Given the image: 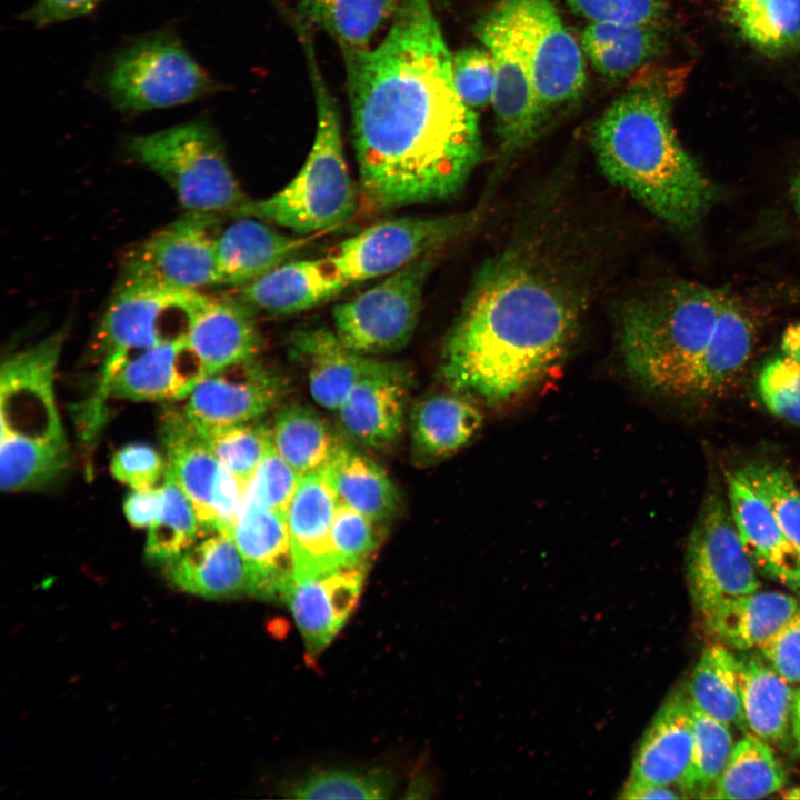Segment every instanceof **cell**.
<instances>
[{
	"mask_svg": "<svg viewBox=\"0 0 800 800\" xmlns=\"http://www.w3.org/2000/svg\"><path fill=\"white\" fill-rule=\"evenodd\" d=\"M694 708L726 723L747 729L737 673L736 654L717 642L707 647L687 688Z\"/></svg>",
	"mask_w": 800,
	"mask_h": 800,
	"instance_id": "obj_39",
	"label": "cell"
},
{
	"mask_svg": "<svg viewBox=\"0 0 800 800\" xmlns=\"http://www.w3.org/2000/svg\"><path fill=\"white\" fill-rule=\"evenodd\" d=\"M284 393V382L254 359L203 377L183 413L202 432L258 421Z\"/></svg>",
	"mask_w": 800,
	"mask_h": 800,
	"instance_id": "obj_17",
	"label": "cell"
},
{
	"mask_svg": "<svg viewBox=\"0 0 800 800\" xmlns=\"http://www.w3.org/2000/svg\"><path fill=\"white\" fill-rule=\"evenodd\" d=\"M301 477L272 446L248 483L246 500L286 512Z\"/></svg>",
	"mask_w": 800,
	"mask_h": 800,
	"instance_id": "obj_48",
	"label": "cell"
},
{
	"mask_svg": "<svg viewBox=\"0 0 800 800\" xmlns=\"http://www.w3.org/2000/svg\"><path fill=\"white\" fill-rule=\"evenodd\" d=\"M682 794L677 793L672 787L646 784L633 781H627L622 789L621 798L623 799H679Z\"/></svg>",
	"mask_w": 800,
	"mask_h": 800,
	"instance_id": "obj_55",
	"label": "cell"
},
{
	"mask_svg": "<svg viewBox=\"0 0 800 800\" xmlns=\"http://www.w3.org/2000/svg\"><path fill=\"white\" fill-rule=\"evenodd\" d=\"M200 432L218 461L246 488L272 447L271 428L258 421Z\"/></svg>",
	"mask_w": 800,
	"mask_h": 800,
	"instance_id": "obj_45",
	"label": "cell"
},
{
	"mask_svg": "<svg viewBox=\"0 0 800 800\" xmlns=\"http://www.w3.org/2000/svg\"><path fill=\"white\" fill-rule=\"evenodd\" d=\"M692 748L693 706L687 690H678L660 707L642 736L629 781L678 787L682 792Z\"/></svg>",
	"mask_w": 800,
	"mask_h": 800,
	"instance_id": "obj_25",
	"label": "cell"
},
{
	"mask_svg": "<svg viewBox=\"0 0 800 800\" xmlns=\"http://www.w3.org/2000/svg\"><path fill=\"white\" fill-rule=\"evenodd\" d=\"M662 28L614 22H589L581 47L593 68L618 80L638 70L662 49Z\"/></svg>",
	"mask_w": 800,
	"mask_h": 800,
	"instance_id": "obj_33",
	"label": "cell"
},
{
	"mask_svg": "<svg viewBox=\"0 0 800 800\" xmlns=\"http://www.w3.org/2000/svg\"><path fill=\"white\" fill-rule=\"evenodd\" d=\"M102 0H36L20 18L43 28L91 13Z\"/></svg>",
	"mask_w": 800,
	"mask_h": 800,
	"instance_id": "obj_53",
	"label": "cell"
},
{
	"mask_svg": "<svg viewBox=\"0 0 800 800\" xmlns=\"http://www.w3.org/2000/svg\"><path fill=\"white\" fill-rule=\"evenodd\" d=\"M791 199L793 202V207L800 218V168L798 169L791 182Z\"/></svg>",
	"mask_w": 800,
	"mask_h": 800,
	"instance_id": "obj_57",
	"label": "cell"
},
{
	"mask_svg": "<svg viewBox=\"0 0 800 800\" xmlns=\"http://www.w3.org/2000/svg\"><path fill=\"white\" fill-rule=\"evenodd\" d=\"M483 426L479 403L452 390L417 402L410 413L411 442L419 461H441L469 444Z\"/></svg>",
	"mask_w": 800,
	"mask_h": 800,
	"instance_id": "obj_30",
	"label": "cell"
},
{
	"mask_svg": "<svg viewBox=\"0 0 800 800\" xmlns=\"http://www.w3.org/2000/svg\"><path fill=\"white\" fill-rule=\"evenodd\" d=\"M161 488V512L148 529L144 552L149 560L166 563L189 548L207 530L168 467Z\"/></svg>",
	"mask_w": 800,
	"mask_h": 800,
	"instance_id": "obj_42",
	"label": "cell"
},
{
	"mask_svg": "<svg viewBox=\"0 0 800 800\" xmlns=\"http://www.w3.org/2000/svg\"><path fill=\"white\" fill-rule=\"evenodd\" d=\"M736 472L767 502L800 560V488L783 467L752 461Z\"/></svg>",
	"mask_w": 800,
	"mask_h": 800,
	"instance_id": "obj_44",
	"label": "cell"
},
{
	"mask_svg": "<svg viewBox=\"0 0 800 800\" xmlns=\"http://www.w3.org/2000/svg\"><path fill=\"white\" fill-rule=\"evenodd\" d=\"M782 797L788 799H800V787L787 790Z\"/></svg>",
	"mask_w": 800,
	"mask_h": 800,
	"instance_id": "obj_58",
	"label": "cell"
},
{
	"mask_svg": "<svg viewBox=\"0 0 800 800\" xmlns=\"http://www.w3.org/2000/svg\"><path fill=\"white\" fill-rule=\"evenodd\" d=\"M66 334L56 331L10 354L0 374L1 437L67 442L54 399V372Z\"/></svg>",
	"mask_w": 800,
	"mask_h": 800,
	"instance_id": "obj_14",
	"label": "cell"
},
{
	"mask_svg": "<svg viewBox=\"0 0 800 800\" xmlns=\"http://www.w3.org/2000/svg\"><path fill=\"white\" fill-rule=\"evenodd\" d=\"M251 310L241 300L207 296L192 319L187 341L208 374L254 359L261 338Z\"/></svg>",
	"mask_w": 800,
	"mask_h": 800,
	"instance_id": "obj_29",
	"label": "cell"
},
{
	"mask_svg": "<svg viewBox=\"0 0 800 800\" xmlns=\"http://www.w3.org/2000/svg\"><path fill=\"white\" fill-rule=\"evenodd\" d=\"M686 568L690 596L701 616L760 589L757 569L741 543L729 503L718 493L707 497L692 527Z\"/></svg>",
	"mask_w": 800,
	"mask_h": 800,
	"instance_id": "obj_13",
	"label": "cell"
},
{
	"mask_svg": "<svg viewBox=\"0 0 800 800\" xmlns=\"http://www.w3.org/2000/svg\"><path fill=\"white\" fill-rule=\"evenodd\" d=\"M126 150L166 181L186 212L232 216L249 200L232 173L218 133L204 120L130 136Z\"/></svg>",
	"mask_w": 800,
	"mask_h": 800,
	"instance_id": "obj_7",
	"label": "cell"
},
{
	"mask_svg": "<svg viewBox=\"0 0 800 800\" xmlns=\"http://www.w3.org/2000/svg\"><path fill=\"white\" fill-rule=\"evenodd\" d=\"M206 299L201 291L118 283L97 333L99 384L83 412L93 420H103L111 381L123 361L136 352L186 340Z\"/></svg>",
	"mask_w": 800,
	"mask_h": 800,
	"instance_id": "obj_8",
	"label": "cell"
},
{
	"mask_svg": "<svg viewBox=\"0 0 800 800\" xmlns=\"http://www.w3.org/2000/svg\"><path fill=\"white\" fill-rule=\"evenodd\" d=\"M291 348L307 368L311 397L331 411H337L358 381L389 362L348 348L333 330L324 328L297 331L291 338Z\"/></svg>",
	"mask_w": 800,
	"mask_h": 800,
	"instance_id": "obj_27",
	"label": "cell"
},
{
	"mask_svg": "<svg viewBox=\"0 0 800 800\" xmlns=\"http://www.w3.org/2000/svg\"><path fill=\"white\" fill-rule=\"evenodd\" d=\"M678 82L657 74L632 86L596 121L591 143L607 178L664 222L690 230L710 209L716 188L673 128Z\"/></svg>",
	"mask_w": 800,
	"mask_h": 800,
	"instance_id": "obj_3",
	"label": "cell"
},
{
	"mask_svg": "<svg viewBox=\"0 0 800 800\" xmlns=\"http://www.w3.org/2000/svg\"><path fill=\"white\" fill-rule=\"evenodd\" d=\"M752 318L738 297L721 288L691 281L659 286L632 297L621 310L626 368L650 392L686 399L708 350Z\"/></svg>",
	"mask_w": 800,
	"mask_h": 800,
	"instance_id": "obj_4",
	"label": "cell"
},
{
	"mask_svg": "<svg viewBox=\"0 0 800 800\" xmlns=\"http://www.w3.org/2000/svg\"><path fill=\"white\" fill-rule=\"evenodd\" d=\"M338 502L326 470L301 477L286 510L296 582L341 567L331 540Z\"/></svg>",
	"mask_w": 800,
	"mask_h": 800,
	"instance_id": "obj_24",
	"label": "cell"
},
{
	"mask_svg": "<svg viewBox=\"0 0 800 800\" xmlns=\"http://www.w3.org/2000/svg\"><path fill=\"white\" fill-rule=\"evenodd\" d=\"M538 237L513 240L477 274L441 356L450 389L498 406L524 394L568 353L588 290Z\"/></svg>",
	"mask_w": 800,
	"mask_h": 800,
	"instance_id": "obj_2",
	"label": "cell"
},
{
	"mask_svg": "<svg viewBox=\"0 0 800 800\" xmlns=\"http://www.w3.org/2000/svg\"><path fill=\"white\" fill-rule=\"evenodd\" d=\"M800 598L781 591H754L728 600L702 616L718 642L740 651L759 648L796 612Z\"/></svg>",
	"mask_w": 800,
	"mask_h": 800,
	"instance_id": "obj_32",
	"label": "cell"
},
{
	"mask_svg": "<svg viewBox=\"0 0 800 800\" xmlns=\"http://www.w3.org/2000/svg\"><path fill=\"white\" fill-rule=\"evenodd\" d=\"M787 773L770 743L748 732L731 756L707 798L759 799L779 791Z\"/></svg>",
	"mask_w": 800,
	"mask_h": 800,
	"instance_id": "obj_38",
	"label": "cell"
},
{
	"mask_svg": "<svg viewBox=\"0 0 800 800\" xmlns=\"http://www.w3.org/2000/svg\"><path fill=\"white\" fill-rule=\"evenodd\" d=\"M179 589L204 598L256 596V580L229 530H207L189 548L164 563Z\"/></svg>",
	"mask_w": 800,
	"mask_h": 800,
	"instance_id": "obj_22",
	"label": "cell"
},
{
	"mask_svg": "<svg viewBox=\"0 0 800 800\" xmlns=\"http://www.w3.org/2000/svg\"><path fill=\"white\" fill-rule=\"evenodd\" d=\"M409 384L408 371L393 362L358 381L337 409L343 430L370 448L394 442L403 429Z\"/></svg>",
	"mask_w": 800,
	"mask_h": 800,
	"instance_id": "obj_19",
	"label": "cell"
},
{
	"mask_svg": "<svg viewBox=\"0 0 800 800\" xmlns=\"http://www.w3.org/2000/svg\"><path fill=\"white\" fill-rule=\"evenodd\" d=\"M234 218L217 236V286L240 288L287 262L316 238L280 232L254 217Z\"/></svg>",
	"mask_w": 800,
	"mask_h": 800,
	"instance_id": "obj_26",
	"label": "cell"
},
{
	"mask_svg": "<svg viewBox=\"0 0 800 800\" xmlns=\"http://www.w3.org/2000/svg\"><path fill=\"white\" fill-rule=\"evenodd\" d=\"M452 74L462 101L471 109L492 101L494 66L484 48L468 47L452 56Z\"/></svg>",
	"mask_w": 800,
	"mask_h": 800,
	"instance_id": "obj_49",
	"label": "cell"
},
{
	"mask_svg": "<svg viewBox=\"0 0 800 800\" xmlns=\"http://www.w3.org/2000/svg\"><path fill=\"white\" fill-rule=\"evenodd\" d=\"M69 447L14 437H1L0 482L6 492L47 486L67 469Z\"/></svg>",
	"mask_w": 800,
	"mask_h": 800,
	"instance_id": "obj_40",
	"label": "cell"
},
{
	"mask_svg": "<svg viewBox=\"0 0 800 800\" xmlns=\"http://www.w3.org/2000/svg\"><path fill=\"white\" fill-rule=\"evenodd\" d=\"M366 564L344 566L297 581L286 602L309 657L320 654L338 634L360 598Z\"/></svg>",
	"mask_w": 800,
	"mask_h": 800,
	"instance_id": "obj_18",
	"label": "cell"
},
{
	"mask_svg": "<svg viewBox=\"0 0 800 800\" xmlns=\"http://www.w3.org/2000/svg\"><path fill=\"white\" fill-rule=\"evenodd\" d=\"M342 54L366 203L386 210L458 193L482 142L431 0H401L378 46Z\"/></svg>",
	"mask_w": 800,
	"mask_h": 800,
	"instance_id": "obj_1",
	"label": "cell"
},
{
	"mask_svg": "<svg viewBox=\"0 0 800 800\" xmlns=\"http://www.w3.org/2000/svg\"><path fill=\"white\" fill-rule=\"evenodd\" d=\"M439 251L389 273L332 311L334 333L348 348L377 357L403 349L412 339L423 289Z\"/></svg>",
	"mask_w": 800,
	"mask_h": 800,
	"instance_id": "obj_9",
	"label": "cell"
},
{
	"mask_svg": "<svg viewBox=\"0 0 800 800\" xmlns=\"http://www.w3.org/2000/svg\"><path fill=\"white\" fill-rule=\"evenodd\" d=\"M97 87L122 113L172 108L208 97L220 86L169 29L118 47L98 71Z\"/></svg>",
	"mask_w": 800,
	"mask_h": 800,
	"instance_id": "obj_6",
	"label": "cell"
},
{
	"mask_svg": "<svg viewBox=\"0 0 800 800\" xmlns=\"http://www.w3.org/2000/svg\"><path fill=\"white\" fill-rule=\"evenodd\" d=\"M271 438L276 451L301 476L326 470L344 447L328 422L302 404L278 411Z\"/></svg>",
	"mask_w": 800,
	"mask_h": 800,
	"instance_id": "obj_34",
	"label": "cell"
},
{
	"mask_svg": "<svg viewBox=\"0 0 800 800\" xmlns=\"http://www.w3.org/2000/svg\"><path fill=\"white\" fill-rule=\"evenodd\" d=\"M393 783L391 774L383 770L356 772L334 769L302 778L289 792L294 799L380 800L390 797Z\"/></svg>",
	"mask_w": 800,
	"mask_h": 800,
	"instance_id": "obj_46",
	"label": "cell"
},
{
	"mask_svg": "<svg viewBox=\"0 0 800 800\" xmlns=\"http://www.w3.org/2000/svg\"><path fill=\"white\" fill-rule=\"evenodd\" d=\"M326 472L339 502L379 524L397 513L399 492L387 472L370 458L344 446Z\"/></svg>",
	"mask_w": 800,
	"mask_h": 800,
	"instance_id": "obj_36",
	"label": "cell"
},
{
	"mask_svg": "<svg viewBox=\"0 0 800 800\" xmlns=\"http://www.w3.org/2000/svg\"><path fill=\"white\" fill-rule=\"evenodd\" d=\"M401 0H296L299 17L326 31L341 51L370 47L372 38L393 19Z\"/></svg>",
	"mask_w": 800,
	"mask_h": 800,
	"instance_id": "obj_35",
	"label": "cell"
},
{
	"mask_svg": "<svg viewBox=\"0 0 800 800\" xmlns=\"http://www.w3.org/2000/svg\"><path fill=\"white\" fill-rule=\"evenodd\" d=\"M733 747L730 727L693 707V748L683 794L707 798Z\"/></svg>",
	"mask_w": 800,
	"mask_h": 800,
	"instance_id": "obj_43",
	"label": "cell"
},
{
	"mask_svg": "<svg viewBox=\"0 0 800 800\" xmlns=\"http://www.w3.org/2000/svg\"><path fill=\"white\" fill-rule=\"evenodd\" d=\"M731 24L770 57L800 48V0H722Z\"/></svg>",
	"mask_w": 800,
	"mask_h": 800,
	"instance_id": "obj_37",
	"label": "cell"
},
{
	"mask_svg": "<svg viewBox=\"0 0 800 800\" xmlns=\"http://www.w3.org/2000/svg\"><path fill=\"white\" fill-rule=\"evenodd\" d=\"M514 4L532 84L547 118L583 93L582 51L551 0H514Z\"/></svg>",
	"mask_w": 800,
	"mask_h": 800,
	"instance_id": "obj_16",
	"label": "cell"
},
{
	"mask_svg": "<svg viewBox=\"0 0 800 800\" xmlns=\"http://www.w3.org/2000/svg\"><path fill=\"white\" fill-rule=\"evenodd\" d=\"M476 221V212L389 219L344 239L326 258L349 287L384 277L440 251Z\"/></svg>",
	"mask_w": 800,
	"mask_h": 800,
	"instance_id": "obj_11",
	"label": "cell"
},
{
	"mask_svg": "<svg viewBox=\"0 0 800 800\" xmlns=\"http://www.w3.org/2000/svg\"><path fill=\"white\" fill-rule=\"evenodd\" d=\"M218 226L219 216L186 212L128 252L119 283L176 291L217 286Z\"/></svg>",
	"mask_w": 800,
	"mask_h": 800,
	"instance_id": "obj_12",
	"label": "cell"
},
{
	"mask_svg": "<svg viewBox=\"0 0 800 800\" xmlns=\"http://www.w3.org/2000/svg\"><path fill=\"white\" fill-rule=\"evenodd\" d=\"M160 437L167 467L204 530H229L246 501L247 488L218 461L183 411L167 410Z\"/></svg>",
	"mask_w": 800,
	"mask_h": 800,
	"instance_id": "obj_15",
	"label": "cell"
},
{
	"mask_svg": "<svg viewBox=\"0 0 800 800\" xmlns=\"http://www.w3.org/2000/svg\"><path fill=\"white\" fill-rule=\"evenodd\" d=\"M162 488L132 490L123 502L128 522L138 529H149L158 519L162 508Z\"/></svg>",
	"mask_w": 800,
	"mask_h": 800,
	"instance_id": "obj_54",
	"label": "cell"
},
{
	"mask_svg": "<svg viewBox=\"0 0 800 800\" xmlns=\"http://www.w3.org/2000/svg\"><path fill=\"white\" fill-rule=\"evenodd\" d=\"M207 369L187 339L162 343L128 357L113 377L109 398L131 401L184 399Z\"/></svg>",
	"mask_w": 800,
	"mask_h": 800,
	"instance_id": "obj_23",
	"label": "cell"
},
{
	"mask_svg": "<svg viewBox=\"0 0 800 800\" xmlns=\"http://www.w3.org/2000/svg\"><path fill=\"white\" fill-rule=\"evenodd\" d=\"M791 732L796 740L797 748L800 752V689L796 690L792 710Z\"/></svg>",
	"mask_w": 800,
	"mask_h": 800,
	"instance_id": "obj_56",
	"label": "cell"
},
{
	"mask_svg": "<svg viewBox=\"0 0 800 800\" xmlns=\"http://www.w3.org/2000/svg\"><path fill=\"white\" fill-rule=\"evenodd\" d=\"M757 390L771 414L800 427V323L783 331L777 352L759 371Z\"/></svg>",
	"mask_w": 800,
	"mask_h": 800,
	"instance_id": "obj_41",
	"label": "cell"
},
{
	"mask_svg": "<svg viewBox=\"0 0 800 800\" xmlns=\"http://www.w3.org/2000/svg\"><path fill=\"white\" fill-rule=\"evenodd\" d=\"M476 29L494 66L491 102L499 140L498 169L502 170L533 140L546 116L532 84L514 0H498L480 18Z\"/></svg>",
	"mask_w": 800,
	"mask_h": 800,
	"instance_id": "obj_10",
	"label": "cell"
},
{
	"mask_svg": "<svg viewBox=\"0 0 800 800\" xmlns=\"http://www.w3.org/2000/svg\"><path fill=\"white\" fill-rule=\"evenodd\" d=\"M571 10L590 22H614L662 28L666 0H567Z\"/></svg>",
	"mask_w": 800,
	"mask_h": 800,
	"instance_id": "obj_50",
	"label": "cell"
},
{
	"mask_svg": "<svg viewBox=\"0 0 800 800\" xmlns=\"http://www.w3.org/2000/svg\"><path fill=\"white\" fill-rule=\"evenodd\" d=\"M313 89L317 123L312 147L299 172L276 193L248 200L232 217L249 216L296 234H320L348 222L358 196L343 150L338 107L319 70L309 26L296 20Z\"/></svg>",
	"mask_w": 800,
	"mask_h": 800,
	"instance_id": "obj_5",
	"label": "cell"
},
{
	"mask_svg": "<svg viewBox=\"0 0 800 800\" xmlns=\"http://www.w3.org/2000/svg\"><path fill=\"white\" fill-rule=\"evenodd\" d=\"M728 503L758 572L800 597V560L767 502L736 471L726 473Z\"/></svg>",
	"mask_w": 800,
	"mask_h": 800,
	"instance_id": "obj_20",
	"label": "cell"
},
{
	"mask_svg": "<svg viewBox=\"0 0 800 800\" xmlns=\"http://www.w3.org/2000/svg\"><path fill=\"white\" fill-rule=\"evenodd\" d=\"M110 471L119 482L132 490H142L157 487L164 478L167 463L153 447L134 442L114 452Z\"/></svg>",
	"mask_w": 800,
	"mask_h": 800,
	"instance_id": "obj_51",
	"label": "cell"
},
{
	"mask_svg": "<svg viewBox=\"0 0 800 800\" xmlns=\"http://www.w3.org/2000/svg\"><path fill=\"white\" fill-rule=\"evenodd\" d=\"M758 649L789 682L800 683V604L790 619Z\"/></svg>",
	"mask_w": 800,
	"mask_h": 800,
	"instance_id": "obj_52",
	"label": "cell"
},
{
	"mask_svg": "<svg viewBox=\"0 0 800 800\" xmlns=\"http://www.w3.org/2000/svg\"><path fill=\"white\" fill-rule=\"evenodd\" d=\"M736 662L747 729L770 744L784 741L791 730L796 696L792 683L760 652L738 653Z\"/></svg>",
	"mask_w": 800,
	"mask_h": 800,
	"instance_id": "obj_31",
	"label": "cell"
},
{
	"mask_svg": "<svg viewBox=\"0 0 800 800\" xmlns=\"http://www.w3.org/2000/svg\"><path fill=\"white\" fill-rule=\"evenodd\" d=\"M346 288L324 257L287 261L239 289L251 309L283 316L312 309Z\"/></svg>",
	"mask_w": 800,
	"mask_h": 800,
	"instance_id": "obj_28",
	"label": "cell"
},
{
	"mask_svg": "<svg viewBox=\"0 0 800 800\" xmlns=\"http://www.w3.org/2000/svg\"><path fill=\"white\" fill-rule=\"evenodd\" d=\"M377 523L358 510L338 502L331 528L336 558L341 567L366 564L379 543Z\"/></svg>",
	"mask_w": 800,
	"mask_h": 800,
	"instance_id": "obj_47",
	"label": "cell"
},
{
	"mask_svg": "<svg viewBox=\"0 0 800 800\" xmlns=\"http://www.w3.org/2000/svg\"><path fill=\"white\" fill-rule=\"evenodd\" d=\"M229 532L253 572L256 597L286 601L296 582L286 512L246 500Z\"/></svg>",
	"mask_w": 800,
	"mask_h": 800,
	"instance_id": "obj_21",
	"label": "cell"
}]
</instances>
